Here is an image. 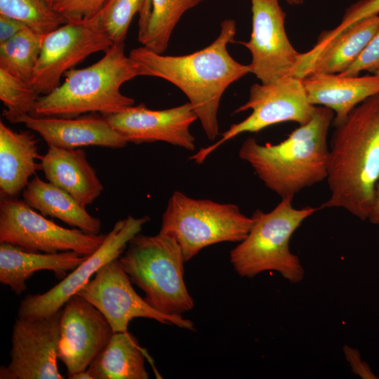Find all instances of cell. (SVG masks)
<instances>
[{"label": "cell", "instance_id": "1", "mask_svg": "<svg viewBox=\"0 0 379 379\" xmlns=\"http://www.w3.org/2000/svg\"><path fill=\"white\" fill-rule=\"evenodd\" d=\"M236 31L235 21L226 19L221 22L218 37L198 51L166 55L142 46L132 49L129 54L142 76L166 80L185 94L208 140H215L219 134L218 114L225 90L251 73L248 65L239 63L227 51Z\"/></svg>", "mask_w": 379, "mask_h": 379}, {"label": "cell", "instance_id": "2", "mask_svg": "<svg viewBox=\"0 0 379 379\" xmlns=\"http://www.w3.org/2000/svg\"><path fill=\"white\" fill-rule=\"evenodd\" d=\"M335 128L326 178L330 195L320 208H343L366 220L379 182V93L361 102Z\"/></svg>", "mask_w": 379, "mask_h": 379}, {"label": "cell", "instance_id": "3", "mask_svg": "<svg viewBox=\"0 0 379 379\" xmlns=\"http://www.w3.org/2000/svg\"><path fill=\"white\" fill-rule=\"evenodd\" d=\"M333 112L316 106L312 119L277 144H260L248 138L239 150L258 178L281 199L326 180L329 147L328 133Z\"/></svg>", "mask_w": 379, "mask_h": 379}, {"label": "cell", "instance_id": "4", "mask_svg": "<svg viewBox=\"0 0 379 379\" xmlns=\"http://www.w3.org/2000/svg\"><path fill=\"white\" fill-rule=\"evenodd\" d=\"M138 76L142 72L124 53V43H114L98 62L67 71L63 83L41 95L32 116L72 118L86 113L120 112L135 104L121 87Z\"/></svg>", "mask_w": 379, "mask_h": 379}, {"label": "cell", "instance_id": "5", "mask_svg": "<svg viewBox=\"0 0 379 379\" xmlns=\"http://www.w3.org/2000/svg\"><path fill=\"white\" fill-rule=\"evenodd\" d=\"M292 201L281 199L271 211L258 209L253 213L249 232L230 253V261L239 276L253 278L274 271L291 284L303 280L304 268L298 256L291 251L289 242L303 221L318 208H296Z\"/></svg>", "mask_w": 379, "mask_h": 379}, {"label": "cell", "instance_id": "6", "mask_svg": "<svg viewBox=\"0 0 379 379\" xmlns=\"http://www.w3.org/2000/svg\"><path fill=\"white\" fill-rule=\"evenodd\" d=\"M127 246L119 258L120 265L151 307L168 315H182L193 308L184 279L185 260L174 238L139 233Z\"/></svg>", "mask_w": 379, "mask_h": 379}, {"label": "cell", "instance_id": "7", "mask_svg": "<svg viewBox=\"0 0 379 379\" xmlns=\"http://www.w3.org/2000/svg\"><path fill=\"white\" fill-rule=\"evenodd\" d=\"M252 222V218L234 204L193 199L175 191L163 213L159 233L174 238L187 262L211 245L241 241Z\"/></svg>", "mask_w": 379, "mask_h": 379}, {"label": "cell", "instance_id": "8", "mask_svg": "<svg viewBox=\"0 0 379 379\" xmlns=\"http://www.w3.org/2000/svg\"><path fill=\"white\" fill-rule=\"evenodd\" d=\"M315 109L309 102L301 78L288 76L270 84H254L248 100L234 111L239 113L251 109L250 115L231 125L216 142L200 149L190 159L202 164L220 145L244 133H257L288 121L303 125L312 119Z\"/></svg>", "mask_w": 379, "mask_h": 379}, {"label": "cell", "instance_id": "9", "mask_svg": "<svg viewBox=\"0 0 379 379\" xmlns=\"http://www.w3.org/2000/svg\"><path fill=\"white\" fill-rule=\"evenodd\" d=\"M105 237L60 226L24 200H1L0 243L43 253L74 251L89 255L102 245Z\"/></svg>", "mask_w": 379, "mask_h": 379}, {"label": "cell", "instance_id": "10", "mask_svg": "<svg viewBox=\"0 0 379 379\" xmlns=\"http://www.w3.org/2000/svg\"><path fill=\"white\" fill-rule=\"evenodd\" d=\"M114 43L97 15L69 20L43 36L41 53L31 85L44 95L60 84L65 73L91 54L106 52Z\"/></svg>", "mask_w": 379, "mask_h": 379}, {"label": "cell", "instance_id": "11", "mask_svg": "<svg viewBox=\"0 0 379 379\" xmlns=\"http://www.w3.org/2000/svg\"><path fill=\"white\" fill-rule=\"evenodd\" d=\"M95 306L110 324L114 333L128 331L134 318L154 319L161 324L194 330L190 319L182 315L165 314L151 307L132 286L119 258L102 266L77 293Z\"/></svg>", "mask_w": 379, "mask_h": 379}, {"label": "cell", "instance_id": "12", "mask_svg": "<svg viewBox=\"0 0 379 379\" xmlns=\"http://www.w3.org/2000/svg\"><path fill=\"white\" fill-rule=\"evenodd\" d=\"M149 220V216L135 218L128 215L117 221L106 234L102 245L61 281L44 293L27 295L20 302L18 317L43 318L59 311L102 266L119 258L129 241Z\"/></svg>", "mask_w": 379, "mask_h": 379}, {"label": "cell", "instance_id": "13", "mask_svg": "<svg viewBox=\"0 0 379 379\" xmlns=\"http://www.w3.org/2000/svg\"><path fill=\"white\" fill-rule=\"evenodd\" d=\"M252 29L248 41H240L250 51V72L261 84L294 76L302 53L290 42L285 29L286 13L279 0H251Z\"/></svg>", "mask_w": 379, "mask_h": 379}, {"label": "cell", "instance_id": "14", "mask_svg": "<svg viewBox=\"0 0 379 379\" xmlns=\"http://www.w3.org/2000/svg\"><path fill=\"white\" fill-rule=\"evenodd\" d=\"M62 309L37 319H15L11 361L0 368L1 379H63L58 368Z\"/></svg>", "mask_w": 379, "mask_h": 379}, {"label": "cell", "instance_id": "15", "mask_svg": "<svg viewBox=\"0 0 379 379\" xmlns=\"http://www.w3.org/2000/svg\"><path fill=\"white\" fill-rule=\"evenodd\" d=\"M113 334L110 324L95 306L78 294L72 295L62 309L58 347L68 378L86 371Z\"/></svg>", "mask_w": 379, "mask_h": 379}, {"label": "cell", "instance_id": "16", "mask_svg": "<svg viewBox=\"0 0 379 379\" xmlns=\"http://www.w3.org/2000/svg\"><path fill=\"white\" fill-rule=\"evenodd\" d=\"M103 116L128 142L161 141L189 151L195 149V138L190 128L198 117L189 102L159 110L140 103Z\"/></svg>", "mask_w": 379, "mask_h": 379}, {"label": "cell", "instance_id": "17", "mask_svg": "<svg viewBox=\"0 0 379 379\" xmlns=\"http://www.w3.org/2000/svg\"><path fill=\"white\" fill-rule=\"evenodd\" d=\"M19 123L39 134L48 145L61 148H121L128 143L103 115L95 113L72 118L26 115Z\"/></svg>", "mask_w": 379, "mask_h": 379}, {"label": "cell", "instance_id": "18", "mask_svg": "<svg viewBox=\"0 0 379 379\" xmlns=\"http://www.w3.org/2000/svg\"><path fill=\"white\" fill-rule=\"evenodd\" d=\"M309 102L334 113V126L342 124L350 112L366 99L379 93V74L343 76L311 73L302 79Z\"/></svg>", "mask_w": 379, "mask_h": 379}, {"label": "cell", "instance_id": "19", "mask_svg": "<svg viewBox=\"0 0 379 379\" xmlns=\"http://www.w3.org/2000/svg\"><path fill=\"white\" fill-rule=\"evenodd\" d=\"M48 182L63 190L86 207L101 194L103 186L86 152L80 148L65 149L48 145L39 159Z\"/></svg>", "mask_w": 379, "mask_h": 379}, {"label": "cell", "instance_id": "20", "mask_svg": "<svg viewBox=\"0 0 379 379\" xmlns=\"http://www.w3.org/2000/svg\"><path fill=\"white\" fill-rule=\"evenodd\" d=\"M379 27V15L366 18L343 31L317 51L301 53L294 77L311 73L340 74L358 58Z\"/></svg>", "mask_w": 379, "mask_h": 379}, {"label": "cell", "instance_id": "21", "mask_svg": "<svg viewBox=\"0 0 379 379\" xmlns=\"http://www.w3.org/2000/svg\"><path fill=\"white\" fill-rule=\"evenodd\" d=\"M88 255L74 251L40 253L6 244H0V282L10 287L17 295L27 289L26 281L35 272L50 270L58 278H63Z\"/></svg>", "mask_w": 379, "mask_h": 379}, {"label": "cell", "instance_id": "22", "mask_svg": "<svg viewBox=\"0 0 379 379\" xmlns=\"http://www.w3.org/2000/svg\"><path fill=\"white\" fill-rule=\"evenodd\" d=\"M38 140L29 131L18 132L0 121V193L14 198L39 169Z\"/></svg>", "mask_w": 379, "mask_h": 379}, {"label": "cell", "instance_id": "23", "mask_svg": "<svg viewBox=\"0 0 379 379\" xmlns=\"http://www.w3.org/2000/svg\"><path fill=\"white\" fill-rule=\"evenodd\" d=\"M24 201L44 216L55 218L81 230L99 234L100 219L92 216L86 207L70 194L35 175L24 189Z\"/></svg>", "mask_w": 379, "mask_h": 379}, {"label": "cell", "instance_id": "24", "mask_svg": "<svg viewBox=\"0 0 379 379\" xmlns=\"http://www.w3.org/2000/svg\"><path fill=\"white\" fill-rule=\"evenodd\" d=\"M145 357L133 334L117 332L86 370L92 379H147Z\"/></svg>", "mask_w": 379, "mask_h": 379}, {"label": "cell", "instance_id": "25", "mask_svg": "<svg viewBox=\"0 0 379 379\" xmlns=\"http://www.w3.org/2000/svg\"><path fill=\"white\" fill-rule=\"evenodd\" d=\"M204 0H149L150 12L138 32L142 46L157 53L167 49L171 34L182 16Z\"/></svg>", "mask_w": 379, "mask_h": 379}, {"label": "cell", "instance_id": "26", "mask_svg": "<svg viewBox=\"0 0 379 379\" xmlns=\"http://www.w3.org/2000/svg\"><path fill=\"white\" fill-rule=\"evenodd\" d=\"M43 36L27 27L0 44V69L31 84L41 53Z\"/></svg>", "mask_w": 379, "mask_h": 379}, {"label": "cell", "instance_id": "27", "mask_svg": "<svg viewBox=\"0 0 379 379\" xmlns=\"http://www.w3.org/2000/svg\"><path fill=\"white\" fill-rule=\"evenodd\" d=\"M0 15L20 21L41 35L69 22L46 0H0Z\"/></svg>", "mask_w": 379, "mask_h": 379}, {"label": "cell", "instance_id": "28", "mask_svg": "<svg viewBox=\"0 0 379 379\" xmlns=\"http://www.w3.org/2000/svg\"><path fill=\"white\" fill-rule=\"evenodd\" d=\"M150 12L149 0H107L96 14L114 43H124L130 24L140 13L138 32L142 31Z\"/></svg>", "mask_w": 379, "mask_h": 379}, {"label": "cell", "instance_id": "29", "mask_svg": "<svg viewBox=\"0 0 379 379\" xmlns=\"http://www.w3.org/2000/svg\"><path fill=\"white\" fill-rule=\"evenodd\" d=\"M41 97L29 84L0 69V100L6 109L3 116L11 123H19L26 115H32Z\"/></svg>", "mask_w": 379, "mask_h": 379}, {"label": "cell", "instance_id": "30", "mask_svg": "<svg viewBox=\"0 0 379 379\" xmlns=\"http://www.w3.org/2000/svg\"><path fill=\"white\" fill-rule=\"evenodd\" d=\"M107 0H54L52 7L68 20L88 19L95 15Z\"/></svg>", "mask_w": 379, "mask_h": 379}, {"label": "cell", "instance_id": "31", "mask_svg": "<svg viewBox=\"0 0 379 379\" xmlns=\"http://www.w3.org/2000/svg\"><path fill=\"white\" fill-rule=\"evenodd\" d=\"M361 72L379 74V27L354 62L339 74L357 76Z\"/></svg>", "mask_w": 379, "mask_h": 379}, {"label": "cell", "instance_id": "32", "mask_svg": "<svg viewBox=\"0 0 379 379\" xmlns=\"http://www.w3.org/2000/svg\"><path fill=\"white\" fill-rule=\"evenodd\" d=\"M373 15H379V0H361L347 8L341 22L333 29L338 35L356 22Z\"/></svg>", "mask_w": 379, "mask_h": 379}, {"label": "cell", "instance_id": "33", "mask_svg": "<svg viewBox=\"0 0 379 379\" xmlns=\"http://www.w3.org/2000/svg\"><path fill=\"white\" fill-rule=\"evenodd\" d=\"M343 352L346 361L349 363L352 371L364 379L379 378L371 370L366 362L362 360L361 354L357 349L348 345L343 347Z\"/></svg>", "mask_w": 379, "mask_h": 379}, {"label": "cell", "instance_id": "34", "mask_svg": "<svg viewBox=\"0 0 379 379\" xmlns=\"http://www.w3.org/2000/svg\"><path fill=\"white\" fill-rule=\"evenodd\" d=\"M27 27L18 20L0 15V44L9 40Z\"/></svg>", "mask_w": 379, "mask_h": 379}, {"label": "cell", "instance_id": "35", "mask_svg": "<svg viewBox=\"0 0 379 379\" xmlns=\"http://www.w3.org/2000/svg\"><path fill=\"white\" fill-rule=\"evenodd\" d=\"M368 220L373 225H379V182L376 187L374 205Z\"/></svg>", "mask_w": 379, "mask_h": 379}, {"label": "cell", "instance_id": "36", "mask_svg": "<svg viewBox=\"0 0 379 379\" xmlns=\"http://www.w3.org/2000/svg\"><path fill=\"white\" fill-rule=\"evenodd\" d=\"M69 379H92L87 370L76 373L72 375L71 377H69Z\"/></svg>", "mask_w": 379, "mask_h": 379}, {"label": "cell", "instance_id": "37", "mask_svg": "<svg viewBox=\"0 0 379 379\" xmlns=\"http://www.w3.org/2000/svg\"><path fill=\"white\" fill-rule=\"evenodd\" d=\"M291 5H300L304 2V0H286Z\"/></svg>", "mask_w": 379, "mask_h": 379}, {"label": "cell", "instance_id": "38", "mask_svg": "<svg viewBox=\"0 0 379 379\" xmlns=\"http://www.w3.org/2000/svg\"><path fill=\"white\" fill-rule=\"evenodd\" d=\"M46 1H48V3L51 6L53 5V1H54V0H46Z\"/></svg>", "mask_w": 379, "mask_h": 379}]
</instances>
